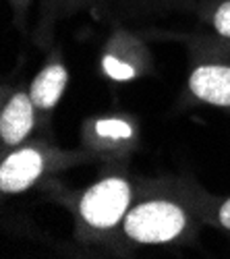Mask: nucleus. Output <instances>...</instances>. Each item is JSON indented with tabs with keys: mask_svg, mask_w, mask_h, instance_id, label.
<instances>
[{
	"mask_svg": "<svg viewBox=\"0 0 230 259\" xmlns=\"http://www.w3.org/2000/svg\"><path fill=\"white\" fill-rule=\"evenodd\" d=\"M201 185L189 177H141L139 191L120 228L118 255L141 247L189 245L205 226Z\"/></svg>",
	"mask_w": 230,
	"mask_h": 259,
	"instance_id": "f257e3e1",
	"label": "nucleus"
},
{
	"mask_svg": "<svg viewBox=\"0 0 230 259\" xmlns=\"http://www.w3.org/2000/svg\"><path fill=\"white\" fill-rule=\"evenodd\" d=\"M127 164H104L102 175L79 191L60 187L54 179L41 185L46 199L73 215V239L79 245L118 255L120 228L141 183V177L133 175Z\"/></svg>",
	"mask_w": 230,
	"mask_h": 259,
	"instance_id": "f03ea898",
	"label": "nucleus"
},
{
	"mask_svg": "<svg viewBox=\"0 0 230 259\" xmlns=\"http://www.w3.org/2000/svg\"><path fill=\"white\" fill-rule=\"evenodd\" d=\"M0 156V193L5 197L41 187L65 170L85 164H102L100 158L85 147H58L44 137H31Z\"/></svg>",
	"mask_w": 230,
	"mask_h": 259,
	"instance_id": "7ed1b4c3",
	"label": "nucleus"
},
{
	"mask_svg": "<svg viewBox=\"0 0 230 259\" xmlns=\"http://www.w3.org/2000/svg\"><path fill=\"white\" fill-rule=\"evenodd\" d=\"M79 145L94 152L102 164L129 162L141 145V126L133 114H96L81 122Z\"/></svg>",
	"mask_w": 230,
	"mask_h": 259,
	"instance_id": "20e7f679",
	"label": "nucleus"
},
{
	"mask_svg": "<svg viewBox=\"0 0 230 259\" xmlns=\"http://www.w3.org/2000/svg\"><path fill=\"white\" fill-rule=\"evenodd\" d=\"M154 71V56L145 35L116 25L100 50V73L108 81L129 83Z\"/></svg>",
	"mask_w": 230,
	"mask_h": 259,
	"instance_id": "39448f33",
	"label": "nucleus"
},
{
	"mask_svg": "<svg viewBox=\"0 0 230 259\" xmlns=\"http://www.w3.org/2000/svg\"><path fill=\"white\" fill-rule=\"evenodd\" d=\"M189 56L187 96L230 112V60L201 50H189Z\"/></svg>",
	"mask_w": 230,
	"mask_h": 259,
	"instance_id": "423d86ee",
	"label": "nucleus"
},
{
	"mask_svg": "<svg viewBox=\"0 0 230 259\" xmlns=\"http://www.w3.org/2000/svg\"><path fill=\"white\" fill-rule=\"evenodd\" d=\"M69 85V69L65 62V50L54 44L48 48L46 60L29 83V96L37 114V131L44 135L52 128V116L58 102Z\"/></svg>",
	"mask_w": 230,
	"mask_h": 259,
	"instance_id": "0eeeda50",
	"label": "nucleus"
},
{
	"mask_svg": "<svg viewBox=\"0 0 230 259\" xmlns=\"http://www.w3.org/2000/svg\"><path fill=\"white\" fill-rule=\"evenodd\" d=\"M37 131V114L29 96V85L5 83L0 108V154L25 143Z\"/></svg>",
	"mask_w": 230,
	"mask_h": 259,
	"instance_id": "6e6552de",
	"label": "nucleus"
},
{
	"mask_svg": "<svg viewBox=\"0 0 230 259\" xmlns=\"http://www.w3.org/2000/svg\"><path fill=\"white\" fill-rule=\"evenodd\" d=\"M102 5H106V0H41L39 19L35 27V41L41 48L50 46L52 29L58 21H65L69 17H75L83 11H91Z\"/></svg>",
	"mask_w": 230,
	"mask_h": 259,
	"instance_id": "1a4fd4ad",
	"label": "nucleus"
},
{
	"mask_svg": "<svg viewBox=\"0 0 230 259\" xmlns=\"http://www.w3.org/2000/svg\"><path fill=\"white\" fill-rule=\"evenodd\" d=\"M199 0H106L110 13L124 19H143V17H162L187 7H197Z\"/></svg>",
	"mask_w": 230,
	"mask_h": 259,
	"instance_id": "9d476101",
	"label": "nucleus"
},
{
	"mask_svg": "<svg viewBox=\"0 0 230 259\" xmlns=\"http://www.w3.org/2000/svg\"><path fill=\"white\" fill-rule=\"evenodd\" d=\"M197 15L212 33L230 37V0H199Z\"/></svg>",
	"mask_w": 230,
	"mask_h": 259,
	"instance_id": "9b49d317",
	"label": "nucleus"
},
{
	"mask_svg": "<svg viewBox=\"0 0 230 259\" xmlns=\"http://www.w3.org/2000/svg\"><path fill=\"white\" fill-rule=\"evenodd\" d=\"M201 218L205 226H214L220 230L230 232V195L228 197H218L201 189Z\"/></svg>",
	"mask_w": 230,
	"mask_h": 259,
	"instance_id": "f8f14e48",
	"label": "nucleus"
},
{
	"mask_svg": "<svg viewBox=\"0 0 230 259\" xmlns=\"http://www.w3.org/2000/svg\"><path fill=\"white\" fill-rule=\"evenodd\" d=\"M168 37H174L176 41L187 46V50H201V52H210L218 54L230 60V37H222L216 33L210 35H201V33H164Z\"/></svg>",
	"mask_w": 230,
	"mask_h": 259,
	"instance_id": "ddd939ff",
	"label": "nucleus"
},
{
	"mask_svg": "<svg viewBox=\"0 0 230 259\" xmlns=\"http://www.w3.org/2000/svg\"><path fill=\"white\" fill-rule=\"evenodd\" d=\"M11 7V15H13V23L19 31H27V19L31 13V7L35 0H7Z\"/></svg>",
	"mask_w": 230,
	"mask_h": 259,
	"instance_id": "4468645a",
	"label": "nucleus"
}]
</instances>
